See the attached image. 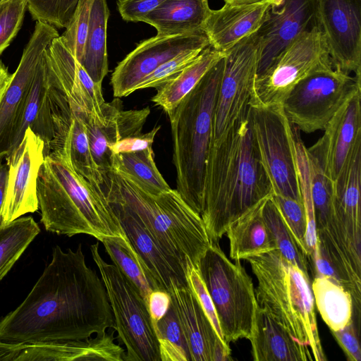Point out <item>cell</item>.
Wrapping results in <instances>:
<instances>
[{
    "label": "cell",
    "mask_w": 361,
    "mask_h": 361,
    "mask_svg": "<svg viewBox=\"0 0 361 361\" xmlns=\"http://www.w3.org/2000/svg\"><path fill=\"white\" fill-rule=\"evenodd\" d=\"M114 328L103 281L76 250L54 247L51 261L23 302L0 319V341L13 344L85 340Z\"/></svg>",
    "instance_id": "obj_1"
},
{
    "label": "cell",
    "mask_w": 361,
    "mask_h": 361,
    "mask_svg": "<svg viewBox=\"0 0 361 361\" xmlns=\"http://www.w3.org/2000/svg\"><path fill=\"white\" fill-rule=\"evenodd\" d=\"M272 194L248 109L210 144L200 214L210 240L218 242L233 222Z\"/></svg>",
    "instance_id": "obj_2"
},
{
    "label": "cell",
    "mask_w": 361,
    "mask_h": 361,
    "mask_svg": "<svg viewBox=\"0 0 361 361\" xmlns=\"http://www.w3.org/2000/svg\"><path fill=\"white\" fill-rule=\"evenodd\" d=\"M41 222L47 231L68 237L126 238L104 194L73 169L66 140L44 159L37 180Z\"/></svg>",
    "instance_id": "obj_3"
},
{
    "label": "cell",
    "mask_w": 361,
    "mask_h": 361,
    "mask_svg": "<svg viewBox=\"0 0 361 361\" xmlns=\"http://www.w3.org/2000/svg\"><path fill=\"white\" fill-rule=\"evenodd\" d=\"M107 201L126 204L154 238L187 266L197 269L212 243L204 221L176 190L154 195L123 172L112 169L101 185Z\"/></svg>",
    "instance_id": "obj_4"
},
{
    "label": "cell",
    "mask_w": 361,
    "mask_h": 361,
    "mask_svg": "<svg viewBox=\"0 0 361 361\" xmlns=\"http://www.w3.org/2000/svg\"><path fill=\"white\" fill-rule=\"evenodd\" d=\"M224 56L212 67L178 106L167 113L173 140L176 190L201 214L206 163Z\"/></svg>",
    "instance_id": "obj_5"
},
{
    "label": "cell",
    "mask_w": 361,
    "mask_h": 361,
    "mask_svg": "<svg viewBox=\"0 0 361 361\" xmlns=\"http://www.w3.org/2000/svg\"><path fill=\"white\" fill-rule=\"evenodd\" d=\"M255 274L257 304L310 349L314 361H326L317 324L310 276L278 250L246 257Z\"/></svg>",
    "instance_id": "obj_6"
},
{
    "label": "cell",
    "mask_w": 361,
    "mask_h": 361,
    "mask_svg": "<svg viewBox=\"0 0 361 361\" xmlns=\"http://www.w3.org/2000/svg\"><path fill=\"white\" fill-rule=\"evenodd\" d=\"M197 269L215 307L226 343L248 339L258 304L252 280L240 260L233 262L218 242L212 241Z\"/></svg>",
    "instance_id": "obj_7"
},
{
    "label": "cell",
    "mask_w": 361,
    "mask_h": 361,
    "mask_svg": "<svg viewBox=\"0 0 361 361\" xmlns=\"http://www.w3.org/2000/svg\"><path fill=\"white\" fill-rule=\"evenodd\" d=\"M99 241L90 245L114 319L116 338L125 346L123 361H161L159 341L147 305L135 284L101 256Z\"/></svg>",
    "instance_id": "obj_8"
},
{
    "label": "cell",
    "mask_w": 361,
    "mask_h": 361,
    "mask_svg": "<svg viewBox=\"0 0 361 361\" xmlns=\"http://www.w3.org/2000/svg\"><path fill=\"white\" fill-rule=\"evenodd\" d=\"M361 90V75L329 65L300 80L281 106L288 121L307 133L324 130L342 104Z\"/></svg>",
    "instance_id": "obj_9"
},
{
    "label": "cell",
    "mask_w": 361,
    "mask_h": 361,
    "mask_svg": "<svg viewBox=\"0 0 361 361\" xmlns=\"http://www.w3.org/2000/svg\"><path fill=\"white\" fill-rule=\"evenodd\" d=\"M329 65L332 63L326 45L316 25L287 46L264 72L256 75L250 105L281 106L300 80Z\"/></svg>",
    "instance_id": "obj_10"
},
{
    "label": "cell",
    "mask_w": 361,
    "mask_h": 361,
    "mask_svg": "<svg viewBox=\"0 0 361 361\" xmlns=\"http://www.w3.org/2000/svg\"><path fill=\"white\" fill-rule=\"evenodd\" d=\"M253 138L273 194L302 201L293 126L281 106L249 107Z\"/></svg>",
    "instance_id": "obj_11"
},
{
    "label": "cell",
    "mask_w": 361,
    "mask_h": 361,
    "mask_svg": "<svg viewBox=\"0 0 361 361\" xmlns=\"http://www.w3.org/2000/svg\"><path fill=\"white\" fill-rule=\"evenodd\" d=\"M44 57L49 80L65 94L73 114L85 123L104 125L121 109L118 99L105 102L102 84L92 80L61 36L47 47Z\"/></svg>",
    "instance_id": "obj_12"
},
{
    "label": "cell",
    "mask_w": 361,
    "mask_h": 361,
    "mask_svg": "<svg viewBox=\"0 0 361 361\" xmlns=\"http://www.w3.org/2000/svg\"><path fill=\"white\" fill-rule=\"evenodd\" d=\"M259 54L256 33L241 39L224 53L211 142L217 140L248 111Z\"/></svg>",
    "instance_id": "obj_13"
},
{
    "label": "cell",
    "mask_w": 361,
    "mask_h": 361,
    "mask_svg": "<svg viewBox=\"0 0 361 361\" xmlns=\"http://www.w3.org/2000/svg\"><path fill=\"white\" fill-rule=\"evenodd\" d=\"M316 23L333 67L361 75V0H316Z\"/></svg>",
    "instance_id": "obj_14"
},
{
    "label": "cell",
    "mask_w": 361,
    "mask_h": 361,
    "mask_svg": "<svg viewBox=\"0 0 361 361\" xmlns=\"http://www.w3.org/2000/svg\"><path fill=\"white\" fill-rule=\"evenodd\" d=\"M59 36L55 27L37 21L18 66L0 100V161L11 152L30 88L44 52Z\"/></svg>",
    "instance_id": "obj_15"
},
{
    "label": "cell",
    "mask_w": 361,
    "mask_h": 361,
    "mask_svg": "<svg viewBox=\"0 0 361 361\" xmlns=\"http://www.w3.org/2000/svg\"><path fill=\"white\" fill-rule=\"evenodd\" d=\"M209 46L204 32L156 35L139 44L115 68L111 78L114 97H127L159 66L185 52Z\"/></svg>",
    "instance_id": "obj_16"
},
{
    "label": "cell",
    "mask_w": 361,
    "mask_h": 361,
    "mask_svg": "<svg viewBox=\"0 0 361 361\" xmlns=\"http://www.w3.org/2000/svg\"><path fill=\"white\" fill-rule=\"evenodd\" d=\"M141 262L153 290H168L172 283L188 286L187 266L152 236L124 203L108 201Z\"/></svg>",
    "instance_id": "obj_17"
},
{
    "label": "cell",
    "mask_w": 361,
    "mask_h": 361,
    "mask_svg": "<svg viewBox=\"0 0 361 361\" xmlns=\"http://www.w3.org/2000/svg\"><path fill=\"white\" fill-rule=\"evenodd\" d=\"M44 157V142L28 128L19 145L6 157L8 179L3 224L39 209L37 180Z\"/></svg>",
    "instance_id": "obj_18"
},
{
    "label": "cell",
    "mask_w": 361,
    "mask_h": 361,
    "mask_svg": "<svg viewBox=\"0 0 361 361\" xmlns=\"http://www.w3.org/2000/svg\"><path fill=\"white\" fill-rule=\"evenodd\" d=\"M316 23V0H277L271 3L255 32L260 54L257 74L264 72L292 42Z\"/></svg>",
    "instance_id": "obj_19"
},
{
    "label": "cell",
    "mask_w": 361,
    "mask_h": 361,
    "mask_svg": "<svg viewBox=\"0 0 361 361\" xmlns=\"http://www.w3.org/2000/svg\"><path fill=\"white\" fill-rule=\"evenodd\" d=\"M190 361L232 360L229 344L218 336L195 294L188 286L172 283L168 290Z\"/></svg>",
    "instance_id": "obj_20"
},
{
    "label": "cell",
    "mask_w": 361,
    "mask_h": 361,
    "mask_svg": "<svg viewBox=\"0 0 361 361\" xmlns=\"http://www.w3.org/2000/svg\"><path fill=\"white\" fill-rule=\"evenodd\" d=\"M361 90L350 96L324 128V135L311 147L334 183L358 145H361Z\"/></svg>",
    "instance_id": "obj_21"
},
{
    "label": "cell",
    "mask_w": 361,
    "mask_h": 361,
    "mask_svg": "<svg viewBox=\"0 0 361 361\" xmlns=\"http://www.w3.org/2000/svg\"><path fill=\"white\" fill-rule=\"evenodd\" d=\"M333 183L332 212L326 223L345 240L353 257L361 261V145Z\"/></svg>",
    "instance_id": "obj_22"
},
{
    "label": "cell",
    "mask_w": 361,
    "mask_h": 361,
    "mask_svg": "<svg viewBox=\"0 0 361 361\" xmlns=\"http://www.w3.org/2000/svg\"><path fill=\"white\" fill-rule=\"evenodd\" d=\"M115 329L85 340L25 344L16 361H123L125 349L114 342Z\"/></svg>",
    "instance_id": "obj_23"
},
{
    "label": "cell",
    "mask_w": 361,
    "mask_h": 361,
    "mask_svg": "<svg viewBox=\"0 0 361 361\" xmlns=\"http://www.w3.org/2000/svg\"><path fill=\"white\" fill-rule=\"evenodd\" d=\"M271 3H225L220 9L212 10L203 30L209 46L224 54L241 39L255 33L264 20Z\"/></svg>",
    "instance_id": "obj_24"
},
{
    "label": "cell",
    "mask_w": 361,
    "mask_h": 361,
    "mask_svg": "<svg viewBox=\"0 0 361 361\" xmlns=\"http://www.w3.org/2000/svg\"><path fill=\"white\" fill-rule=\"evenodd\" d=\"M248 339L255 361H314L309 347L298 341L259 305Z\"/></svg>",
    "instance_id": "obj_25"
},
{
    "label": "cell",
    "mask_w": 361,
    "mask_h": 361,
    "mask_svg": "<svg viewBox=\"0 0 361 361\" xmlns=\"http://www.w3.org/2000/svg\"><path fill=\"white\" fill-rule=\"evenodd\" d=\"M149 114L148 106L139 110L120 109L104 125L92 121L86 123L91 153L102 176L113 168L114 154L110 147L124 138L142 133Z\"/></svg>",
    "instance_id": "obj_26"
},
{
    "label": "cell",
    "mask_w": 361,
    "mask_h": 361,
    "mask_svg": "<svg viewBox=\"0 0 361 361\" xmlns=\"http://www.w3.org/2000/svg\"><path fill=\"white\" fill-rule=\"evenodd\" d=\"M48 85L49 75L44 52L32 80L10 153L19 145L28 128L44 142L45 156L51 152L50 145L54 137V130Z\"/></svg>",
    "instance_id": "obj_27"
},
{
    "label": "cell",
    "mask_w": 361,
    "mask_h": 361,
    "mask_svg": "<svg viewBox=\"0 0 361 361\" xmlns=\"http://www.w3.org/2000/svg\"><path fill=\"white\" fill-rule=\"evenodd\" d=\"M211 11L208 0H166L142 22L154 27L160 36L204 32Z\"/></svg>",
    "instance_id": "obj_28"
},
{
    "label": "cell",
    "mask_w": 361,
    "mask_h": 361,
    "mask_svg": "<svg viewBox=\"0 0 361 361\" xmlns=\"http://www.w3.org/2000/svg\"><path fill=\"white\" fill-rule=\"evenodd\" d=\"M265 200L258 203L227 228L226 233L229 240V254L233 260L245 259L249 256L276 249L272 234L262 215Z\"/></svg>",
    "instance_id": "obj_29"
},
{
    "label": "cell",
    "mask_w": 361,
    "mask_h": 361,
    "mask_svg": "<svg viewBox=\"0 0 361 361\" xmlns=\"http://www.w3.org/2000/svg\"><path fill=\"white\" fill-rule=\"evenodd\" d=\"M224 56V54L208 46L178 75L157 87L156 94L151 99L152 102L161 107L166 113L172 111Z\"/></svg>",
    "instance_id": "obj_30"
},
{
    "label": "cell",
    "mask_w": 361,
    "mask_h": 361,
    "mask_svg": "<svg viewBox=\"0 0 361 361\" xmlns=\"http://www.w3.org/2000/svg\"><path fill=\"white\" fill-rule=\"evenodd\" d=\"M311 286L317 308L331 331L341 329L353 322V297L343 285L318 276L313 277Z\"/></svg>",
    "instance_id": "obj_31"
},
{
    "label": "cell",
    "mask_w": 361,
    "mask_h": 361,
    "mask_svg": "<svg viewBox=\"0 0 361 361\" xmlns=\"http://www.w3.org/2000/svg\"><path fill=\"white\" fill-rule=\"evenodd\" d=\"M109 17L106 0H93L85 51L80 63L97 84H102L109 71L106 50Z\"/></svg>",
    "instance_id": "obj_32"
},
{
    "label": "cell",
    "mask_w": 361,
    "mask_h": 361,
    "mask_svg": "<svg viewBox=\"0 0 361 361\" xmlns=\"http://www.w3.org/2000/svg\"><path fill=\"white\" fill-rule=\"evenodd\" d=\"M112 169L123 172L152 195H159L171 189L156 166L152 147L114 154Z\"/></svg>",
    "instance_id": "obj_33"
},
{
    "label": "cell",
    "mask_w": 361,
    "mask_h": 361,
    "mask_svg": "<svg viewBox=\"0 0 361 361\" xmlns=\"http://www.w3.org/2000/svg\"><path fill=\"white\" fill-rule=\"evenodd\" d=\"M39 232L32 216L19 217L0 226V281Z\"/></svg>",
    "instance_id": "obj_34"
},
{
    "label": "cell",
    "mask_w": 361,
    "mask_h": 361,
    "mask_svg": "<svg viewBox=\"0 0 361 361\" xmlns=\"http://www.w3.org/2000/svg\"><path fill=\"white\" fill-rule=\"evenodd\" d=\"M101 243L114 264L135 284L147 303L153 289L128 238H105Z\"/></svg>",
    "instance_id": "obj_35"
},
{
    "label": "cell",
    "mask_w": 361,
    "mask_h": 361,
    "mask_svg": "<svg viewBox=\"0 0 361 361\" xmlns=\"http://www.w3.org/2000/svg\"><path fill=\"white\" fill-rule=\"evenodd\" d=\"M262 215L272 234L276 250L287 260L310 276L308 259L298 245L271 196L264 202Z\"/></svg>",
    "instance_id": "obj_36"
},
{
    "label": "cell",
    "mask_w": 361,
    "mask_h": 361,
    "mask_svg": "<svg viewBox=\"0 0 361 361\" xmlns=\"http://www.w3.org/2000/svg\"><path fill=\"white\" fill-rule=\"evenodd\" d=\"M67 140L71 161L75 171L93 187L102 190L103 176L91 153L86 123L80 118L74 116Z\"/></svg>",
    "instance_id": "obj_37"
},
{
    "label": "cell",
    "mask_w": 361,
    "mask_h": 361,
    "mask_svg": "<svg viewBox=\"0 0 361 361\" xmlns=\"http://www.w3.org/2000/svg\"><path fill=\"white\" fill-rule=\"evenodd\" d=\"M310 193L317 231L325 227L333 206L334 183L326 175L318 157L307 148Z\"/></svg>",
    "instance_id": "obj_38"
},
{
    "label": "cell",
    "mask_w": 361,
    "mask_h": 361,
    "mask_svg": "<svg viewBox=\"0 0 361 361\" xmlns=\"http://www.w3.org/2000/svg\"><path fill=\"white\" fill-rule=\"evenodd\" d=\"M79 0H27V9L32 18L58 28H66Z\"/></svg>",
    "instance_id": "obj_39"
},
{
    "label": "cell",
    "mask_w": 361,
    "mask_h": 361,
    "mask_svg": "<svg viewBox=\"0 0 361 361\" xmlns=\"http://www.w3.org/2000/svg\"><path fill=\"white\" fill-rule=\"evenodd\" d=\"M93 0H79L66 31L61 36L75 58L80 62L87 37Z\"/></svg>",
    "instance_id": "obj_40"
},
{
    "label": "cell",
    "mask_w": 361,
    "mask_h": 361,
    "mask_svg": "<svg viewBox=\"0 0 361 361\" xmlns=\"http://www.w3.org/2000/svg\"><path fill=\"white\" fill-rule=\"evenodd\" d=\"M271 197L298 245L307 256L305 238L307 223L302 201L280 195L272 194Z\"/></svg>",
    "instance_id": "obj_41"
},
{
    "label": "cell",
    "mask_w": 361,
    "mask_h": 361,
    "mask_svg": "<svg viewBox=\"0 0 361 361\" xmlns=\"http://www.w3.org/2000/svg\"><path fill=\"white\" fill-rule=\"evenodd\" d=\"M27 0H7L0 3V56L20 30Z\"/></svg>",
    "instance_id": "obj_42"
},
{
    "label": "cell",
    "mask_w": 361,
    "mask_h": 361,
    "mask_svg": "<svg viewBox=\"0 0 361 361\" xmlns=\"http://www.w3.org/2000/svg\"><path fill=\"white\" fill-rule=\"evenodd\" d=\"M202 51L201 49H196L185 52L166 61L146 76L136 86L135 90L151 87L157 88L164 85L192 63Z\"/></svg>",
    "instance_id": "obj_43"
},
{
    "label": "cell",
    "mask_w": 361,
    "mask_h": 361,
    "mask_svg": "<svg viewBox=\"0 0 361 361\" xmlns=\"http://www.w3.org/2000/svg\"><path fill=\"white\" fill-rule=\"evenodd\" d=\"M187 279L189 286L195 294L218 336L222 341L226 343L221 331L217 313L212 300L200 276L198 269L190 261H188L187 264Z\"/></svg>",
    "instance_id": "obj_44"
},
{
    "label": "cell",
    "mask_w": 361,
    "mask_h": 361,
    "mask_svg": "<svg viewBox=\"0 0 361 361\" xmlns=\"http://www.w3.org/2000/svg\"><path fill=\"white\" fill-rule=\"evenodd\" d=\"M154 331L158 340H164L183 350L188 357L178 318L171 305L166 314L156 324Z\"/></svg>",
    "instance_id": "obj_45"
},
{
    "label": "cell",
    "mask_w": 361,
    "mask_h": 361,
    "mask_svg": "<svg viewBox=\"0 0 361 361\" xmlns=\"http://www.w3.org/2000/svg\"><path fill=\"white\" fill-rule=\"evenodd\" d=\"M166 0H118V10L126 21L142 22L147 14Z\"/></svg>",
    "instance_id": "obj_46"
},
{
    "label": "cell",
    "mask_w": 361,
    "mask_h": 361,
    "mask_svg": "<svg viewBox=\"0 0 361 361\" xmlns=\"http://www.w3.org/2000/svg\"><path fill=\"white\" fill-rule=\"evenodd\" d=\"M331 332L349 360H361L359 335L353 321L344 328Z\"/></svg>",
    "instance_id": "obj_47"
},
{
    "label": "cell",
    "mask_w": 361,
    "mask_h": 361,
    "mask_svg": "<svg viewBox=\"0 0 361 361\" xmlns=\"http://www.w3.org/2000/svg\"><path fill=\"white\" fill-rule=\"evenodd\" d=\"M161 126H154L149 132L124 138L110 147L113 154L141 151L152 147Z\"/></svg>",
    "instance_id": "obj_48"
},
{
    "label": "cell",
    "mask_w": 361,
    "mask_h": 361,
    "mask_svg": "<svg viewBox=\"0 0 361 361\" xmlns=\"http://www.w3.org/2000/svg\"><path fill=\"white\" fill-rule=\"evenodd\" d=\"M147 305L154 329L157 322L166 314L170 307V295L166 291L153 290L149 295Z\"/></svg>",
    "instance_id": "obj_49"
},
{
    "label": "cell",
    "mask_w": 361,
    "mask_h": 361,
    "mask_svg": "<svg viewBox=\"0 0 361 361\" xmlns=\"http://www.w3.org/2000/svg\"><path fill=\"white\" fill-rule=\"evenodd\" d=\"M24 345L0 341V361H16Z\"/></svg>",
    "instance_id": "obj_50"
},
{
    "label": "cell",
    "mask_w": 361,
    "mask_h": 361,
    "mask_svg": "<svg viewBox=\"0 0 361 361\" xmlns=\"http://www.w3.org/2000/svg\"><path fill=\"white\" fill-rule=\"evenodd\" d=\"M8 179V166L0 161V226L3 225L1 212L4 203Z\"/></svg>",
    "instance_id": "obj_51"
},
{
    "label": "cell",
    "mask_w": 361,
    "mask_h": 361,
    "mask_svg": "<svg viewBox=\"0 0 361 361\" xmlns=\"http://www.w3.org/2000/svg\"><path fill=\"white\" fill-rule=\"evenodd\" d=\"M13 73L8 72V68L0 61V100L9 85Z\"/></svg>",
    "instance_id": "obj_52"
},
{
    "label": "cell",
    "mask_w": 361,
    "mask_h": 361,
    "mask_svg": "<svg viewBox=\"0 0 361 361\" xmlns=\"http://www.w3.org/2000/svg\"><path fill=\"white\" fill-rule=\"evenodd\" d=\"M225 3H228L231 4L235 5H247V4H261L266 2H275L277 0H224Z\"/></svg>",
    "instance_id": "obj_53"
},
{
    "label": "cell",
    "mask_w": 361,
    "mask_h": 361,
    "mask_svg": "<svg viewBox=\"0 0 361 361\" xmlns=\"http://www.w3.org/2000/svg\"><path fill=\"white\" fill-rule=\"evenodd\" d=\"M7 1V0H0V3L3 2V1Z\"/></svg>",
    "instance_id": "obj_54"
}]
</instances>
